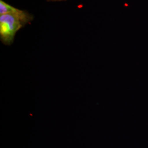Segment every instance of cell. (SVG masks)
Returning <instances> with one entry per match:
<instances>
[{"label":"cell","mask_w":148,"mask_h":148,"mask_svg":"<svg viewBox=\"0 0 148 148\" xmlns=\"http://www.w3.org/2000/svg\"><path fill=\"white\" fill-rule=\"evenodd\" d=\"M48 1H65V0H47Z\"/></svg>","instance_id":"7a4b0ae2"},{"label":"cell","mask_w":148,"mask_h":148,"mask_svg":"<svg viewBox=\"0 0 148 148\" xmlns=\"http://www.w3.org/2000/svg\"><path fill=\"white\" fill-rule=\"evenodd\" d=\"M34 19V16L28 12L22 10L18 14L0 15V40L7 46L13 42L16 32Z\"/></svg>","instance_id":"6da1fadb"}]
</instances>
